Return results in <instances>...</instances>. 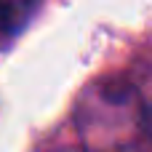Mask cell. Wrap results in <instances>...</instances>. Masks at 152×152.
Wrapping results in <instances>:
<instances>
[{
    "label": "cell",
    "instance_id": "6da1fadb",
    "mask_svg": "<svg viewBox=\"0 0 152 152\" xmlns=\"http://www.w3.org/2000/svg\"><path fill=\"white\" fill-rule=\"evenodd\" d=\"M75 131L83 152H144L150 134L139 86L126 77L88 83L75 104Z\"/></svg>",
    "mask_w": 152,
    "mask_h": 152
},
{
    "label": "cell",
    "instance_id": "7a4b0ae2",
    "mask_svg": "<svg viewBox=\"0 0 152 152\" xmlns=\"http://www.w3.org/2000/svg\"><path fill=\"white\" fill-rule=\"evenodd\" d=\"M43 0H0V45L13 43L35 19Z\"/></svg>",
    "mask_w": 152,
    "mask_h": 152
},
{
    "label": "cell",
    "instance_id": "3957f363",
    "mask_svg": "<svg viewBox=\"0 0 152 152\" xmlns=\"http://www.w3.org/2000/svg\"><path fill=\"white\" fill-rule=\"evenodd\" d=\"M142 99H144V115H147V134H150V144H152V75L144 77V83L139 86Z\"/></svg>",
    "mask_w": 152,
    "mask_h": 152
},
{
    "label": "cell",
    "instance_id": "277c9868",
    "mask_svg": "<svg viewBox=\"0 0 152 152\" xmlns=\"http://www.w3.org/2000/svg\"><path fill=\"white\" fill-rule=\"evenodd\" d=\"M59 152H75V150H59Z\"/></svg>",
    "mask_w": 152,
    "mask_h": 152
}]
</instances>
